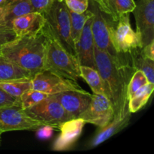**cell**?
I'll use <instances>...</instances> for the list:
<instances>
[{"mask_svg": "<svg viewBox=\"0 0 154 154\" xmlns=\"http://www.w3.org/2000/svg\"><path fill=\"white\" fill-rule=\"evenodd\" d=\"M31 89L49 95L67 90H82L78 82L57 75L48 70L36 74L31 79Z\"/></svg>", "mask_w": 154, "mask_h": 154, "instance_id": "obj_10", "label": "cell"}, {"mask_svg": "<svg viewBox=\"0 0 154 154\" xmlns=\"http://www.w3.org/2000/svg\"><path fill=\"white\" fill-rule=\"evenodd\" d=\"M78 118L83 119L86 123L104 127L114 119L112 105L106 96L93 93L88 107Z\"/></svg>", "mask_w": 154, "mask_h": 154, "instance_id": "obj_11", "label": "cell"}, {"mask_svg": "<svg viewBox=\"0 0 154 154\" xmlns=\"http://www.w3.org/2000/svg\"><path fill=\"white\" fill-rule=\"evenodd\" d=\"M32 75L0 54V82L31 80Z\"/></svg>", "mask_w": 154, "mask_h": 154, "instance_id": "obj_17", "label": "cell"}, {"mask_svg": "<svg viewBox=\"0 0 154 154\" xmlns=\"http://www.w3.org/2000/svg\"><path fill=\"white\" fill-rule=\"evenodd\" d=\"M24 111L33 120L43 125L52 126L56 129H59L64 122L70 120L64 108L53 95H50L46 99L26 108Z\"/></svg>", "mask_w": 154, "mask_h": 154, "instance_id": "obj_7", "label": "cell"}, {"mask_svg": "<svg viewBox=\"0 0 154 154\" xmlns=\"http://www.w3.org/2000/svg\"><path fill=\"white\" fill-rule=\"evenodd\" d=\"M53 96L64 108L70 120L78 118L87 109L92 98V94L84 90H67Z\"/></svg>", "mask_w": 154, "mask_h": 154, "instance_id": "obj_12", "label": "cell"}, {"mask_svg": "<svg viewBox=\"0 0 154 154\" xmlns=\"http://www.w3.org/2000/svg\"><path fill=\"white\" fill-rule=\"evenodd\" d=\"M45 23L43 14L32 11L14 18L10 25L17 36H23L41 32Z\"/></svg>", "mask_w": 154, "mask_h": 154, "instance_id": "obj_15", "label": "cell"}, {"mask_svg": "<svg viewBox=\"0 0 154 154\" xmlns=\"http://www.w3.org/2000/svg\"><path fill=\"white\" fill-rule=\"evenodd\" d=\"M16 37V34L10 25H0V50L5 44L13 40Z\"/></svg>", "mask_w": 154, "mask_h": 154, "instance_id": "obj_28", "label": "cell"}, {"mask_svg": "<svg viewBox=\"0 0 154 154\" xmlns=\"http://www.w3.org/2000/svg\"><path fill=\"white\" fill-rule=\"evenodd\" d=\"M131 66L135 70H141L145 75L149 83L154 84V60L144 54L142 48L138 47L129 54Z\"/></svg>", "mask_w": 154, "mask_h": 154, "instance_id": "obj_18", "label": "cell"}, {"mask_svg": "<svg viewBox=\"0 0 154 154\" xmlns=\"http://www.w3.org/2000/svg\"><path fill=\"white\" fill-rule=\"evenodd\" d=\"M85 121L81 118L66 120L60 126V134L53 145V150L63 151L70 149L82 133Z\"/></svg>", "mask_w": 154, "mask_h": 154, "instance_id": "obj_14", "label": "cell"}, {"mask_svg": "<svg viewBox=\"0 0 154 154\" xmlns=\"http://www.w3.org/2000/svg\"><path fill=\"white\" fill-rule=\"evenodd\" d=\"M100 5L114 17L119 18L122 15L133 11L135 2L134 0H103Z\"/></svg>", "mask_w": 154, "mask_h": 154, "instance_id": "obj_22", "label": "cell"}, {"mask_svg": "<svg viewBox=\"0 0 154 154\" xmlns=\"http://www.w3.org/2000/svg\"><path fill=\"white\" fill-rule=\"evenodd\" d=\"M88 9L93 14L91 29L95 47L107 53L118 64L124 66L111 42V27L118 18L114 17L99 2L93 0H89Z\"/></svg>", "mask_w": 154, "mask_h": 154, "instance_id": "obj_4", "label": "cell"}, {"mask_svg": "<svg viewBox=\"0 0 154 154\" xmlns=\"http://www.w3.org/2000/svg\"><path fill=\"white\" fill-rule=\"evenodd\" d=\"M54 128L51 126L44 125L37 129V136L40 139H48L53 135Z\"/></svg>", "mask_w": 154, "mask_h": 154, "instance_id": "obj_30", "label": "cell"}, {"mask_svg": "<svg viewBox=\"0 0 154 154\" xmlns=\"http://www.w3.org/2000/svg\"><path fill=\"white\" fill-rule=\"evenodd\" d=\"M5 23L10 25L14 18L25 14L34 11L30 0H9L4 4ZM11 26V25H10Z\"/></svg>", "mask_w": 154, "mask_h": 154, "instance_id": "obj_20", "label": "cell"}, {"mask_svg": "<svg viewBox=\"0 0 154 154\" xmlns=\"http://www.w3.org/2000/svg\"><path fill=\"white\" fill-rule=\"evenodd\" d=\"M54 0H30V3L34 11L43 14L51 5Z\"/></svg>", "mask_w": 154, "mask_h": 154, "instance_id": "obj_29", "label": "cell"}, {"mask_svg": "<svg viewBox=\"0 0 154 154\" xmlns=\"http://www.w3.org/2000/svg\"><path fill=\"white\" fill-rule=\"evenodd\" d=\"M46 23L62 46L77 60L75 45L71 37L69 10L64 0H54L43 13Z\"/></svg>", "mask_w": 154, "mask_h": 154, "instance_id": "obj_5", "label": "cell"}, {"mask_svg": "<svg viewBox=\"0 0 154 154\" xmlns=\"http://www.w3.org/2000/svg\"><path fill=\"white\" fill-rule=\"evenodd\" d=\"M18 102V99L10 96L0 89V107L6 106V105H13Z\"/></svg>", "mask_w": 154, "mask_h": 154, "instance_id": "obj_31", "label": "cell"}, {"mask_svg": "<svg viewBox=\"0 0 154 154\" xmlns=\"http://www.w3.org/2000/svg\"><path fill=\"white\" fill-rule=\"evenodd\" d=\"M92 16L86 21L81 36L75 44V51L77 60L80 66H89L96 69L95 63V44L91 29Z\"/></svg>", "mask_w": 154, "mask_h": 154, "instance_id": "obj_13", "label": "cell"}, {"mask_svg": "<svg viewBox=\"0 0 154 154\" xmlns=\"http://www.w3.org/2000/svg\"><path fill=\"white\" fill-rule=\"evenodd\" d=\"M130 118L131 113L128 112L122 118L113 119L106 126L99 128V130L98 131L97 133L95 135V136L90 142L89 147L91 148L96 147L120 132L128 126L129 121H130Z\"/></svg>", "mask_w": 154, "mask_h": 154, "instance_id": "obj_16", "label": "cell"}, {"mask_svg": "<svg viewBox=\"0 0 154 154\" xmlns=\"http://www.w3.org/2000/svg\"><path fill=\"white\" fill-rule=\"evenodd\" d=\"M111 42L123 64L132 67L129 54L141 45L138 34L131 26L129 14L122 15L114 21L111 27Z\"/></svg>", "mask_w": 154, "mask_h": 154, "instance_id": "obj_6", "label": "cell"}, {"mask_svg": "<svg viewBox=\"0 0 154 154\" xmlns=\"http://www.w3.org/2000/svg\"><path fill=\"white\" fill-rule=\"evenodd\" d=\"M9 0H0V5H4L7 2H8Z\"/></svg>", "mask_w": 154, "mask_h": 154, "instance_id": "obj_34", "label": "cell"}, {"mask_svg": "<svg viewBox=\"0 0 154 154\" xmlns=\"http://www.w3.org/2000/svg\"><path fill=\"white\" fill-rule=\"evenodd\" d=\"M0 89L10 96L18 99L24 92L31 89V80H17L0 82Z\"/></svg>", "mask_w": 154, "mask_h": 154, "instance_id": "obj_24", "label": "cell"}, {"mask_svg": "<svg viewBox=\"0 0 154 154\" xmlns=\"http://www.w3.org/2000/svg\"><path fill=\"white\" fill-rule=\"evenodd\" d=\"M154 90V84L148 83L138 89L128 102V109L131 114L138 112L141 110L150 99Z\"/></svg>", "mask_w": 154, "mask_h": 154, "instance_id": "obj_21", "label": "cell"}, {"mask_svg": "<svg viewBox=\"0 0 154 154\" xmlns=\"http://www.w3.org/2000/svg\"><path fill=\"white\" fill-rule=\"evenodd\" d=\"M0 54L28 72L33 78L45 70L46 38L42 31L17 36L2 47Z\"/></svg>", "mask_w": 154, "mask_h": 154, "instance_id": "obj_2", "label": "cell"}, {"mask_svg": "<svg viewBox=\"0 0 154 154\" xmlns=\"http://www.w3.org/2000/svg\"><path fill=\"white\" fill-rule=\"evenodd\" d=\"M69 10L75 13H83L88 8L89 0H64Z\"/></svg>", "mask_w": 154, "mask_h": 154, "instance_id": "obj_27", "label": "cell"}, {"mask_svg": "<svg viewBox=\"0 0 154 154\" xmlns=\"http://www.w3.org/2000/svg\"><path fill=\"white\" fill-rule=\"evenodd\" d=\"M41 31L46 38L45 70L78 82L81 78L78 60L62 46L46 21Z\"/></svg>", "mask_w": 154, "mask_h": 154, "instance_id": "obj_3", "label": "cell"}, {"mask_svg": "<svg viewBox=\"0 0 154 154\" xmlns=\"http://www.w3.org/2000/svg\"><path fill=\"white\" fill-rule=\"evenodd\" d=\"M148 83L147 78H146L145 75L142 71H135V72L132 74V77L129 80V84H128V99H129V97H131L138 89H140Z\"/></svg>", "mask_w": 154, "mask_h": 154, "instance_id": "obj_26", "label": "cell"}, {"mask_svg": "<svg viewBox=\"0 0 154 154\" xmlns=\"http://www.w3.org/2000/svg\"><path fill=\"white\" fill-rule=\"evenodd\" d=\"M95 63L107 90V97L114 110V119L124 117L128 112V84L134 69L118 64L105 51L95 47Z\"/></svg>", "mask_w": 154, "mask_h": 154, "instance_id": "obj_1", "label": "cell"}, {"mask_svg": "<svg viewBox=\"0 0 154 154\" xmlns=\"http://www.w3.org/2000/svg\"><path fill=\"white\" fill-rule=\"evenodd\" d=\"M50 95L48 94V93H45L43 92L29 89V90L24 92L18 98V102L20 105L21 108L25 110L26 108H30L32 105H35V104L38 103L39 102L46 99Z\"/></svg>", "mask_w": 154, "mask_h": 154, "instance_id": "obj_25", "label": "cell"}, {"mask_svg": "<svg viewBox=\"0 0 154 154\" xmlns=\"http://www.w3.org/2000/svg\"><path fill=\"white\" fill-rule=\"evenodd\" d=\"M69 15L71 22V37L75 45L81 36L86 21L93 15V14L90 9L87 8L86 11L81 14L75 13L69 10Z\"/></svg>", "mask_w": 154, "mask_h": 154, "instance_id": "obj_23", "label": "cell"}, {"mask_svg": "<svg viewBox=\"0 0 154 154\" xmlns=\"http://www.w3.org/2000/svg\"><path fill=\"white\" fill-rule=\"evenodd\" d=\"M81 78H83L90 86L94 94H102L107 96V90L102 77L97 69L86 66H80Z\"/></svg>", "mask_w": 154, "mask_h": 154, "instance_id": "obj_19", "label": "cell"}, {"mask_svg": "<svg viewBox=\"0 0 154 154\" xmlns=\"http://www.w3.org/2000/svg\"><path fill=\"white\" fill-rule=\"evenodd\" d=\"M141 48L154 41V0H138L133 11Z\"/></svg>", "mask_w": 154, "mask_h": 154, "instance_id": "obj_9", "label": "cell"}, {"mask_svg": "<svg viewBox=\"0 0 154 154\" xmlns=\"http://www.w3.org/2000/svg\"><path fill=\"white\" fill-rule=\"evenodd\" d=\"M93 1H96V2H99V4H102V2H103V0H93Z\"/></svg>", "mask_w": 154, "mask_h": 154, "instance_id": "obj_35", "label": "cell"}, {"mask_svg": "<svg viewBox=\"0 0 154 154\" xmlns=\"http://www.w3.org/2000/svg\"><path fill=\"white\" fill-rule=\"evenodd\" d=\"M5 7L4 5H0V25H3L5 23Z\"/></svg>", "mask_w": 154, "mask_h": 154, "instance_id": "obj_33", "label": "cell"}, {"mask_svg": "<svg viewBox=\"0 0 154 154\" xmlns=\"http://www.w3.org/2000/svg\"><path fill=\"white\" fill-rule=\"evenodd\" d=\"M154 41L149 43L146 46L143 47L142 51L144 55L148 58L154 60Z\"/></svg>", "mask_w": 154, "mask_h": 154, "instance_id": "obj_32", "label": "cell"}, {"mask_svg": "<svg viewBox=\"0 0 154 154\" xmlns=\"http://www.w3.org/2000/svg\"><path fill=\"white\" fill-rule=\"evenodd\" d=\"M44 126L25 113L19 102L13 105L0 107V141L4 132L12 131L37 130Z\"/></svg>", "mask_w": 154, "mask_h": 154, "instance_id": "obj_8", "label": "cell"}]
</instances>
